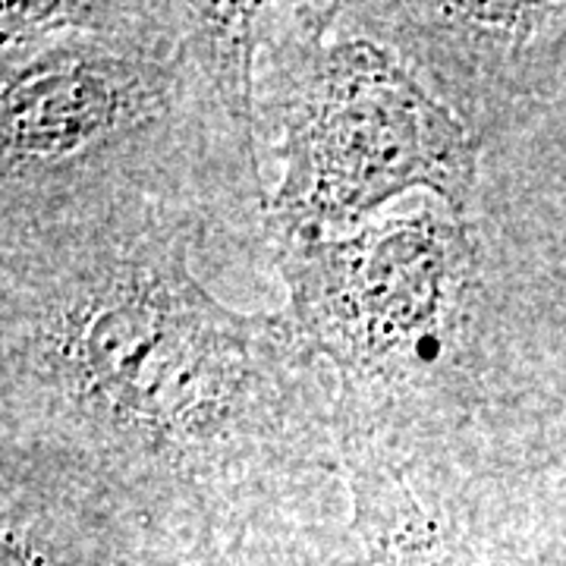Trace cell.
Wrapping results in <instances>:
<instances>
[{"instance_id": "obj_1", "label": "cell", "mask_w": 566, "mask_h": 566, "mask_svg": "<svg viewBox=\"0 0 566 566\" xmlns=\"http://www.w3.org/2000/svg\"><path fill=\"white\" fill-rule=\"evenodd\" d=\"M205 227L133 205L0 233V441L98 482L167 545L271 520L344 469L324 363L283 312L205 290Z\"/></svg>"}, {"instance_id": "obj_2", "label": "cell", "mask_w": 566, "mask_h": 566, "mask_svg": "<svg viewBox=\"0 0 566 566\" xmlns=\"http://www.w3.org/2000/svg\"><path fill=\"white\" fill-rule=\"evenodd\" d=\"M262 10L264 3L7 0L0 233L133 205L205 221L208 158L262 182L255 158ZM218 174L268 205L264 192Z\"/></svg>"}, {"instance_id": "obj_3", "label": "cell", "mask_w": 566, "mask_h": 566, "mask_svg": "<svg viewBox=\"0 0 566 566\" xmlns=\"http://www.w3.org/2000/svg\"><path fill=\"white\" fill-rule=\"evenodd\" d=\"M337 25L340 3H264L255 123L283 164L264 240L359 230L412 189L469 218L485 142L390 48Z\"/></svg>"}, {"instance_id": "obj_4", "label": "cell", "mask_w": 566, "mask_h": 566, "mask_svg": "<svg viewBox=\"0 0 566 566\" xmlns=\"http://www.w3.org/2000/svg\"><path fill=\"white\" fill-rule=\"evenodd\" d=\"M286 322L337 371V422L397 453L406 434L465 409L479 368L482 259L469 218L419 214L349 233L268 240Z\"/></svg>"}, {"instance_id": "obj_5", "label": "cell", "mask_w": 566, "mask_h": 566, "mask_svg": "<svg viewBox=\"0 0 566 566\" xmlns=\"http://www.w3.org/2000/svg\"><path fill=\"white\" fill-rule=\"evenodd\" d=\"M340 22L422 73L482 142L566 61V3H340Z\"/></svg>"}, {"instance_id": "obj_6", "label": "cell", "mask_w": 566, "mask_h": 566, "mask_svg": "<svg viewBox=\"0 0 566 566\" xmlns=\"http://www.w3.org/2000/svg\"><path fill=\"white\" fill-rule=\"evenodd\" d=\"M174 547L98 482L0 444V566H164Z\"/></svg>"}, {"instance_id": "obj_7", "label": "cell", "mask_w": 566, "mask_h": 566, "mask_svg": "<svg viewBox=\"0 0 566 566\" xmlns=\"http://www.w3.org/2000/svg\"><path fill=\"white\" fill-rule=\"evenodd\" d=\"M337 441L365 566H488L463 528L412 491L397 453L349 424H337Z\"/></svg>"}, {"instance_id": "obj_8", "label": "cell", "mask_w": 566, "mask_h": 566, "mask_svg": "<svg viewBox=\"0 0 566 566\" xmlns=\"http://www.w3.org/2000/svg\"><path fill=\"white\" fill-rule=\"evenodd\" d=\"M164 566H327L271 520L208 532L199 542L174 547Z\"/></svg>"}]
</instances>
